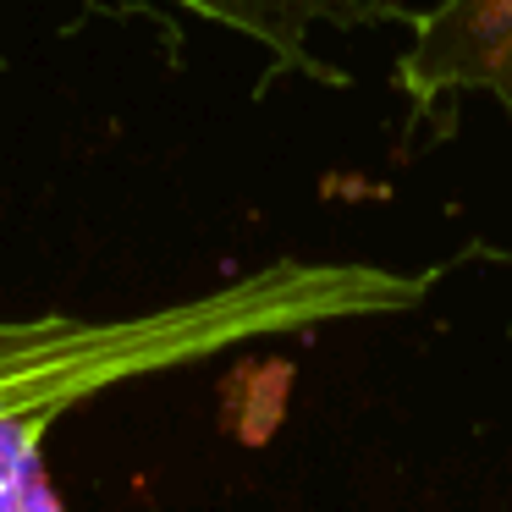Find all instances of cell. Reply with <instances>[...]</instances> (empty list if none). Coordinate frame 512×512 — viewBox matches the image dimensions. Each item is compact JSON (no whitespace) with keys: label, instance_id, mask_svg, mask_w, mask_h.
Instances as JSON below:
<instances>
[{"label":"cell","instance_id":"cell-1","mask_svg":"<svg viewBox=\"0 0 512 512\" xmlns=\"http://www.w3.org/2000/svg\"><path fill=\"white\" fill-rule=\"evenodd\" d=\"M336 303L342 292L325 265H270L232 287L122 320L0 314V424H50L72 402L122 380L193 364L254 336L309 331L336 320Z\"/></svg>","mask_w":512,"mask_h":512},{"label":"cell","instance_id":"cell-2","mask_svg":"<svg viewBox=\"0 0 512 512\" xmlns=\"http://www.w3.org/2000/svg\"><path fill=\"white\" fill-rule=\"evenodd\" d=\"M397 94L413 122L435 127L468 100H490L512 138V0H435L430 12H408Z\"/></svg>","mask_w":512,"mask_h":512},{"label":"cell","instance_id":"cell-3","mask_svg":"<svg viewBox=\"0 0 512 512\" xmlns=\"http://www.w3.org/2000/svg\"><path fill=\"white\" fill-rule=\"evenodd\" d=\"M155 6L226 28V34L270 50L276 67H298L314 78H331L309 56V34L320 23H408V12H386L375 0H155Z\"/></svg>","mask_w":512,"mask_h":512}]
</instances>
